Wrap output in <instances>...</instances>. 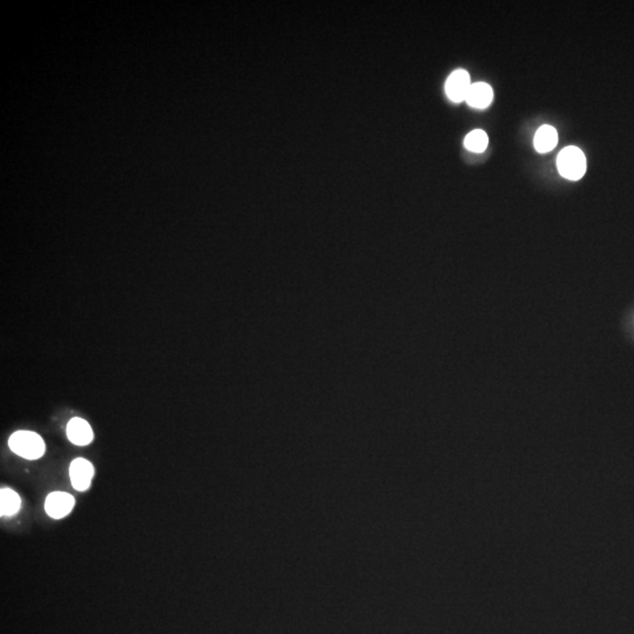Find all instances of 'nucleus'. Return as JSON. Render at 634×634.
I'll return each mask as SVG.
<instances>
[{
    "label": "nucleus",
    "instance_id": "nucleus-5",
    "mask_svg": "<svg viewBox=\"0 0 634 634\" xmlns=\"http://www.w3.org/2000/svg\"><path fill=\"white\" fill-rule=\"evenodd\" d=\"M93 476H94V468L92 463L84 459V458H77L72 462L70 467V477H71V483L73 488L78 491H85L89 489L92 483Z\"/></svg>",
    "mask_w": 634,
    "mask_h": 634
},
{
    "label": "nucleus",
    "instance_id": "nucleus-3",
    "mask_svg": "<svg viewBox=\"0 0 634 634\" xmlns=\"http://www.w3.org/2000/svg\"><path fill=\"white\" fill-rule=\"evenodd\" d=\"M470 75L464 70H456L451 73L445 84V92L454 103L464 101L471 87Z\"/></svg>",
    "mask_w": 634,
    "mask_h": 634
},
{
    "label": "nucleus",
    "instance_id": "nucleus-4",
    "mask_svg": "<svg viewBox=\"0 0 634 634\" xmlns=\"http://www.w3.org/2000/svg\"><path fill=\"white\" fill-rule=\"evenodd\" d=\"M75 500L70 493L56 491L47 496L45 502V511L50 517L61 519L71 514L75 507Z\"/></svg>",
    "mask_w": 634,
    "mask_h": 634
},
{
    "label": "nucleus",
    "instance_id": "nucleus-8",
    "mask_svg": "<svg viewBox=\"0 0 634 634\" xmlns=\"http://www.w3.org/2000/svg\"><path fill=\"white\" fill-rule=\"evenodd\" d=\"M533 144L535 151L538 153L551 152L558 144V133L556 128L549 125L542 126L535 133Z\"/></svg>",
    "mask_w": 634,
    "mask_h": 634
},
{
    "label": "nucleus",
    "instance_id": "nucleus-6",
    "mask_svg": "<svg viewBox=\"0 0 634 634\" xmlns=\"http://www.w3.org/2000/svg\"><path fill=\"white\" fill-rule=\"evenodd\" d=\"M68 437L72 443L79 447L89 445L93 440L92 428L82 418L75 417L68 421Z\"/></svg>",
    "mask_w": 634,
    "mask_h": 634
},
{
    "label": "nucleus",
    "instance_id": "nucleus-1",
    "mask_svg": "<svg viewBox=\"0 0 634 634\" xmlns=\"http://www.w3.org/2000/svg\"><path fill=\"white\" fill-rule=\"evenodd\" d=\"M8 447L15 455L25 459H38L45 454V443L38 433L33 431H17L8 440Z\"/></svg>",
    "mask_w": 634,
    "mask_h": 634
},
{
    "label": "nucleus",
    "instance_id": "nucleus-2",
    "mask_svg": "<svg viewBox=\"0 0 634 634\" xmlns=\"http://www.w3.org/2000/svg\"><path fill=\"white\" fill-rule=\"evenodd\" d=\"M557 166L560 175L567 180H581L586 172V158L581 148L569 146L559 153Z\"/></svg>",
    "mask_w": 634,
    "mask_h": 634
},
{
    "label": "nucleus",
    "instance_id": "nucleus-7",
    "mask_svg": "<svg viewBox=\"0 0 634 634\" xmlns=\"http://www.w3.org/2000/svg\"><path fill=\"white\" fill-rule=\"evenodd\" d=\"M493 99V87L486 82H476V84H472L470 87L465 101L468 103L469 106L483 110L489 106Z\"/></svg>",
    "mask_w": 634,
    "mask_h": 634
},
{
    "label": "nucleus",
    "instance_id": "nucleus-9",
    "mask_svg": "<svg viewBox=\"0 0 634 634\" xmlns=\"http://www.w3.org/2000/svg\"><path fill=\"white\" fill-rule=\"evenodd\" d=\"M22 507V500L13 490L3 488L0 490V514L10 517L17 514Z\"/></svg>",
    "mask_w": 634,
    "mask_h": 634
},
{
    "label": "nucleus",
    "instance_id": "nucleus-10",
    "mask_svg": "<svg viewBox=\"0 0 634 634\" xmlns=\"http://www.w3.org/2000/svg\"><path fill=\"white\" fill-rule=\"evenodd\" d=\"M489 145V137L482 129H475L467 135L464 146L467 149L475 153H483Z\"/></svg>",
    "mask_w": 634,
    "mask_h": 634
}]
</instances>
